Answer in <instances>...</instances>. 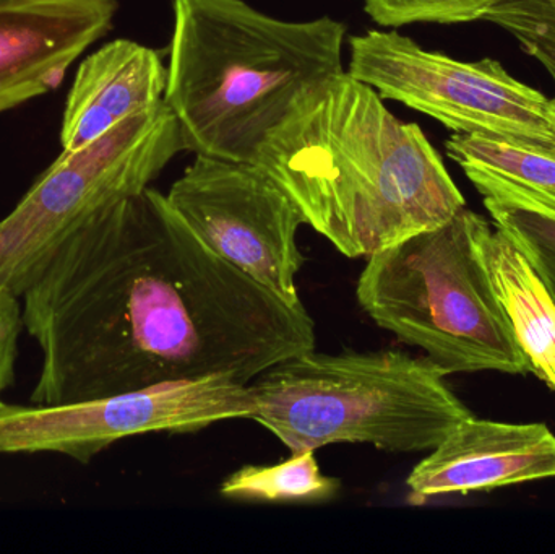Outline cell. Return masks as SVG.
<instances>
[{
	"label": "cell",
	"mask_w": 555,
	"mask_h": 554,
	"mask_svg": "<svg viewBox=\"0 0 555 554\" xmlns=\"http://www.w3.org/2000/svg\"><path fill=\"white\" fill-rule=\"evenodd\" d=\"M22 298L42 351L35 405L210 376L249 386L317 344L304 302L218 256L152 188L78 228Z\"/></svg>",
	"instance_id": "6da1fadb"
},
{
	"label": "cell",
	"mask_w": 555,
	"mask_h": 554,
	"mask_svg": "<svg viewBox=\"0 0 555 554\" xmlns=\"http://www.w3.org/2000/svg\"><path fill=\"white\" fill-rule=\"evenodd\" d=\"M348 74L304 90L254 155L304 224L349 259L434 230L466 207L417 124Z\"/></svg>",
	"instance_id": "7a4b0ae2"
},
{
	"label": "cell",
	"mask_w": 555,
	"mask_h": 554,
	"mask_svg": "<svg viewBox=\"0 0 555 554\" xmlns=\"http://www.w3.org/2000/svg\"><path fill=\"white\" fill-rule=\"evenodd\" d=\"M165 101L195 155L253 162L307 88L343 68L346 25L276 18L246 0H172Z\"/></svg>",
	"instance_id": "3957f363"
},
{
	"label": "cell",
	"mask_w": 555,
	"mask_h": 554,
	"mask_svg": "<svg viewBox=\"0 0 555 554\" xmlns=\"http://www.w3.org/2000/svg\"><path fill=\"white\" fill-rule=\"evenodd\" d=\"M449 374L401 350L294 355L249 384L250 418L291 454L332 445H369L395 454L430 452L472 410Z\"/></svg>",
	"instance_id": "277c9868"
},
{
	"label": "cell",
	"mask_w": 555,
	"mask_h": 554,
	"mask_svg": "<svg viewBox=\"0 0 555 554\" xmlns=\"http://www.w3.org/2000/svg\"><path fill=\"white\" fill-rule=\"evenodd\" d=\"M468 207L434 230L369 257L356 298L403 344L447 374L531 373L489 282Z\"/></svg>",
	"instance_id": "5b68a950"
},
{
	"label": "cell",
	"mask_w": 555,
	"mask_h": 554,
	"mask_svg": "<svg viewBox=\"0 0 555 554\" xmlns=\"http://www.w3.org/2000/svg\"><path fill=\"white\" fill-rule=\"evenodd\" d=\"M166 101L64 152L0 221V288L22 298L52 254L94 215L150 188L184 152Z\"/></svg>",
	"instance_id": "8992f818"
},
{
	"label": "cell",
	"mask_w": 555,
	"mask_h": 554,
	"mask_svg": "<svg viewBox=\"0 0 555 554\" xmlns=\"http://www.w3.org/2000/svg\"><path fill=\"white\" fill-rule=\"evenodd\" d=\"M348 74L453 133L555 145L550 98L495 59L459 61L398 29H369L349 38Z\"/></svg>",
	"instance_id": "52a82bcc"
},
{
	"label": "cell",
	"mask_w": 555,
	"mask_h": 554,
	"mask_svg": "<svg viewBox=\"0 0 555 554\" xmlns=\"http://www.w3.org/2000/svg\"><path fill=\"white\" fill-rule=\"evenodd\" d=\"M247 384L228 376L175 381L61 405L0 403V454H62L88 464L114 442L149 433H192L250 418Z\"/></svg>",
	"instance_id": "ba28073f"
},
{
	"label": "cell",
	"mask_w": 555,
	"mask_h": 554,
	"mask_svg": "<svg viewBox=\"0 0 555 554\" xmlns=\"http://www.w3.org/2000/svg\"><path fill=\"white\" fill-rule=\"evenodd\" d=\"M169 204L211 250L289 302H302L296 276L302 217L250 162L197 155L171 185Z\"/></svg>",
	"instance_id": "9c48e42d"
},
{
	"label": "cell",
	"mask_w": 555,
	"mask_h": 554,
	"mask_svg": "<svg viewBox=\"0 0 555 554\" xmlns=\"http://www.w3.org/2000/svg\"><path fill=\"white\" fill-rule=\"evenodd\" d=\"M117 10V0L0 2V114L55 90Z\"/></svg>",
	"instance_id": "30bf717a"
},
{
	"label": "cell",
	"mask_w": 555,
	"mask_h": 554,
	"mask_svg": "<svg viewBox=\"0 0 555 554\" xmlns=\"http://www.w3.org/2000/svg\"><path fill=\"white\" fill-rule=\"evenodd\" d=\"M555 480V435L544 423H504L469 416L406 480L411 504L447 494L482 493Z\"/></svg>",
	"instance_id": "8fae6325"
},
{
	"label": "cell",
	"mask_w": 555,
	"mask_h": 554,
	"mask_svg": "<svg viewBox=\"0 0 555 554\" xmlns=\"http://www.w3.org/2000/svg\"><path fill=\"white\" fill-rule=\"evenodd\" d=\"M168 65L149 46L116 39L88 55L62 114L61 145L74 152L165 100Z\"/></svg>",
	"instance_id": "7c38bea8"
},
{
	"label": "cell",
	"mask_w": 555,
	"mask_h": 554,
	"mask_svg": "<svg viewBox=\"0 0 555 554\" xmlns=\"http://www.w3.org/2000/svg\"><path fill=\"white\" fill-rule=\"evenodd\" d=\"M476 241L489 282L531 374L555 394V301L517 244L479 215Z\"/></svg>",
	"instance_id": "4fadbf2b"
},
{
	"label": "cell",
	"mask_w": 555,
	"mask_h": 554,
	"mask_svg": "<svg viewBox=\"0 0 555 554\" xmlns=\"http://www.w3.org/2000/svg\"><path fill=\"white\" fill-rule=\"evenodd\" d=\"M446 149L485 201L555 217V145L453 133Z\"/></svg>",
	"instance_id": "5bb4252c"
},
{
	"label": "cell",
	"mask_w": 555,
	"mask_h": 554,
	"mask_svg": "<svg viewBox=\"0 0 555 554\" xmlns=\"http://www.w3.org/2000/svg\"><path fill=\"white\" fill-rule=\"evenodd\" d=\"M341 481L320 471L315 452H294L276 465H246L221 485L220 493L233 500L266 503H317L332 500Z\"/></svg>",
	"instance_id": "9a60e30c"
},
{
	"label": "cell",
	"mask_w": 555,
	"mask_h": 554,
	"mask_svg": "<svg viewBox=\"0 0 555 554\" xmlns=\"http://www.w3.org/2000/svg\"><path fill=\"white\" fill-rule=\"evenodd\" d=\"M482 20L511 33L555 83V0H501Z\"/></svg>",
	"instance_id": "2e32d148"
},
{
	"label": "cell",
	"mask_w": 555,
	"mask_h": 554,
	"mask_svg": "<svg viewBox=\"0 0 555 554\" xmlns=\"http://www.w3.org/2000/svg\"><path fill=\"white\" fill-rule=\"evenodd\" d=\"M485 205L492 223L517 244L555 301V217L499 202L485 201Z\"/></svg>",
	"instance_id": "e0dca14e"
},
{
	"label": "cell",
	"mask_w": 555,
	"mask_h": 554,
	"mask_svg": "<svg viewBox=\"0 0 555 554\" xmlns=\"http://www.w3.org/2000/svg\"><path fill=\"white\" fill-rule=\"evenodd\" d=\"M501 0H362L372 22L385 29H397L413 23L476 22Z\"/></svg>",
	"instance_id": "ac0fdd59"
},
{
	"label": "cell",
	"mask_w": 555,
	"mask_h": 554,
	"mask_svg": "<svg viewBox=\"0 0 555 554\" xmlns=\"http://www.w3.org/2000/svg\"><path fill=\"white\" fill-rule=\"evenodd\" d=\"M22 327L18 298L0 288V403L3 402V392L15 383L18 335Z\"/></svg>",
	"instance_id": "d6986e66"
},
{
	"label": "cell",
	"mask_w": 555,
	"mask_h": 554,
	"mask_svg": "<svg viewBox=\"0 0 555 554\" xmlns=\"http://www.w3.org/2000/svg\"><path fill=\"white\" fill-rule=\"evenodd\" d=\"M550 114L555 123V96L553 98V100H550Z\"/></svg>",
	"instance_id": "ffe728a7"
},
{
	"label": "cell",
	"mask_w": 555,
	"mask_h": 554,
	"mask_svg": "<svg viewBox=\"0 0 555 554\" xmlns=\"http://www.w3.org/2000/svg\"><path fill=\"white\" fill-rule=\"evenodd\" d=\"M0 2H3V0H0Z\"/></svg>",
	"instance_id": "44dd1931"
}]
</instances>
